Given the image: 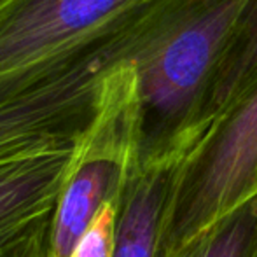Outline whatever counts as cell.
<instances>
[{
    "instance_id": "obj_2",
    "label": "cell",
    "mask_w": 257,
    "mask_h": 257,
    "mask_svg": "<svg viewBox=\"0 0 257 257\" xmlns=\"http://www.w3.org/2000/svg\"><path fill=\"white\" fill-rule=\"evenodd\" d=\"M247 4L149 0L128 61L139 81V170L180 163L203 139L210 84Z\"/></svg>"
},
{
    "instance_id": "obj_4",
    "label": "cell",
    "mask_w": 257,
    "mask_h": 257,
    "mask_svg": "<svg viewBox=\"0 0 257 257\" xmlns=\"http://www.w3.org/2000/svg\"><path fill=\"white\" fill-rule=\"evenodd\" d=\"M257 196V89L177 165L163 250L172 257L220 217Z\"/></svg>"
},
{
    "instance_id": "obj_1",
    "label": "cell",
    "mask_w": 257,
    "mask_h": 257,
    "mask_svg": "<svg viewBox=\"0 0 257 257\" xmlns=\"http://www.w3.org/2000/svg\"><path fill=\"white\" fill-rule=\"evenodd\" d=\"M96 108L95 82L79 67L0 95V257H51L58 201Z\"/></svg>"
},
{
    "instance_id": "obj_10",
    "label": "cell",
    "mask_w": 257,
    "mask_h": 257,
    "mask_svg": "<svg viewBox=\"0 0 257 257\" xmlns=\"http://www.w3.org/2000/svg\"><path fill=\"white\" fill-rule=\"evenodd\" d=\"M107 37H114V41L115 42H117V48H119V53H121V63H126V58H128V44H126V35H124V30H122V28H119V30H115V32H112V34H108V35H105V37L103 39H107ZM103 39H100V41H103ZM98 41V42H100ZM95 44H96V42H95ZM93 46V44H91ZM88 48H89V46H88ZM82 49H84V48H82ZM79 51H81V49H79ZM75 53H77V51H75ZM70 56H72V54H70ZM68 58V56H67ZM67 58H65V60H67ZM60 63H61V61H60ZM60 63H58V65H60ZM121 63H119V65H121ZM54 67H56V65H54ZM53 67V68H54ZM49 70H51V68H49ZM46 72H48V70H46ZM42 74H44V72H42ZM39 75H41V74H39ZM35 79V77H34ZM34 79H32V81H34ZM30 81V82H32ZM18 88H20V86H18ZM14 89V88H13ZM0 91H7V89H0Z\"/></svg>"
},
{
    "instance_id": "obj_5",
    "label": "cell",
    "mask_w": 257,
    "mask_h": 257,
    "mask_svg": "<svg viewBox=\"0 0 257 257\" xmlns=\"http://www.w3.org/2000/svg\"><path fill=\"white\" fill-rule=\"evenodd\" d=\"M147 0H0V81L34 75L98 42Z\"/></svg>"
},
{
    "instance_id": "obj_8",
    "label": "cell",
    "mask_w": 257,
    "mask_h": 257,
    "mask_svg": "<svg viewBox=\"0 0 257 257\" xmlns=\"http://www.w3.org/2000/svg\"><path fill=\"white\" fill-rule=\"evenodd\" d=\"M172 257H257V196L215 220Z\"/></svg>"
},
{
    "instance_id": "obj_9",
    "label": "cell",
    "mask_w": 257,
    "mask_h": 257,
    "mask_svg": "<svg viewBox=\"0 0 257 257\" xmlns=\"http://www.w3.org/2000/svg\"><path fill=\"white\" fill-rule=\"evenodd\" d=\"M119 205V203H117ZM117 205H107L96 217L91 229L86 233L72 257H112L115 243Z\"/></svg>"
},
{
    "instance_id": "obj_7",
    "label": "cell",
    "mask_w": 257,
    "mask_h": 257,
    "mask_svg": "<svg viewBox=\"0 0 257 257\" xmlns=\"http://www.w3.org/2000/svg\"><path fill=\"white\" fill-rule=\"evenodd\" d=\"M257 89V0H248L222 53L206 98L203 128H213Z\"/></svg>"
},
{
    "instance_id": "obj_3",
    "label": "cell",
    "mask_w": 257,
    "mask_h": 257,
    "mask_svg": "<svg viewBox=\"0 0 257 257\" xmlns=\"http://www.w3.org/2000/svg\"><path fill=\"white\" fill-rule=\"evenodd\" d=\"M139 81L132 63L114 67L103 79L95 122L56 206L51 257H72L107 205L119 203L137 168Z\"/></svg>"
},
{
    "instance_id": "obj_6",
    "label": "cell",
    "mask_w": 257,
    "mask_h": 257,
    "mask_svg": "<svg viewBox=\"0 0 257 257\" xmlns=\"http://www.w3.org/2000/svg\"><path fill=\"white\" fill-rule=\"evenodd\" d=\"M177 165L135 168L117 205L112 257H166L161 238Z\"/></svg>"
}]
</instances>
